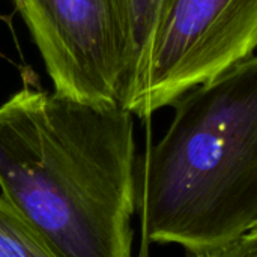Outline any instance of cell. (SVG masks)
Here are the masks:
<instances>
[{
    "mask_svg": "<svg viewBox=\"0 0 257 257\" xmlns=\"http://www.w3.org/2000/svg\"><path fill=\"white\" fill-rule=\"evenodd\" d=\"M136 161L123 108L30 84L0 105V196L54 257H133Z\"/></svg>",
    "mask_w": 257,
    "mask_h": 257,
    "instance_id": "cell-1",
    "label": "cell"
},
{
    "mask_svg": "<svg viewBox=\"0 0 257 257\" xmlns=\"http://www.w3.org/2000/svg\"><path fill=\"white\" fill-rule=\"evenodd\" d=\"M170 107L163 139L136 161L142 233L191 253L257 229L256 56Z\"/></svg>",
    "mask_w": 257,
    "mask_h": 257,
    "instance_id": "cell-2",
    "label": "cell"
},
{
    "mask_svg": "<svg viewBox=\"0 0 257 257\" xmlns=\"http://www.w3.org/2000/svg\"><path fill=\"white\" fill-rule=\"evenodd\" d=\"M191 257H257V229H251L224 244L196 250Z\"/></svg>",
    "mask_w": 257,
    "mask_h": 257,
    "instance_id": "cell-7",
    "label": "cell"
},
{
    "mask_svg": "<svg viewBox=\"0 0 257 257\" xmlns=\"http://www.w3.org/2000/svg\"><path fill=\"white\" fill-rule=\"evenodd\" d=\"M257 0H172L128 105L146 119L256 56Z\"/></svg>",
    "mask_w": 257,
    "mask_h": 257,
    "instance_id": "cell-4",
    "label": "cell"
},
{
    "mask_svg": "<svg viewBox=\"0 0 257 257\" xmlns=\"http://www.w3.org/2000/svg\"><path fill=\"white\" fill-rule=\"evenodd\" d=\"M130 42L131 59V92L125 110L137 87L139 78L148 60L158 27L172 0H119Z\"/></svg>",
    "mask_w": 257,
    "mask_h": 257,
    "instance_id": "cell-5",
    "label": "cell"
},
{
    "mask_svg": "<svg viewBox=\"0 0 257 257\" xmlns=\"http://www.w3.org/2000/svg\"><path fill=\"white\" fill-rule=\"evenodd\" d=\"M57 95L126 107L131 59L119 0H14Z\"/></svg>",
    "mask_w": 257,
    "mask_h": 257,
    "instance_id": "cell-3",
    "label": "cell"
},
{
    "mask_svg": "<svg viewBox=\"0 0 257 257\" xmlns=\"http://www.w3.org/2000/svg\"><path fill=\"white\" fill-rule=\"evenodd\" d=\"M0 257H54L32 226L2 196Z\"/></svg>",
    "mask_w": 257,
    "mask_h": 257,
    "instance_id": "cell-6",
    "label": "cell"
}]
</instances>
